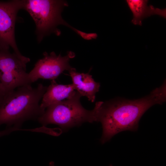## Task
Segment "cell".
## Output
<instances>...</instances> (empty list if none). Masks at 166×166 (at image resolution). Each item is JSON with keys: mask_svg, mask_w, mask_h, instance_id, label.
I'll list each match as a JSON object with an SVG mask.
<instances>
[{"mask_svg": "<svg viewBox=\"0 0 166 166\" xmlns=\"http://www.w3.org/2000/svg\"><path fill=\"white\" fill-rule=\"evenodd\" d=\"M127 4L133 14L131 22L141 26L142 20L152 15L157 14L166 18V9H160L152 5L148 6L147 0H127Z\"/></svg>", "mask_w": 166, "mask_h": 166, "instance_id": "30bf717a", "label": "cell"}, {"mask_svg": "<svg viewBox=\"0 0 166 166\" xmlns=\"http://www.w3.org/2000/svg\"><path fill=\"white\" fill-rule=\"evenodd\" d=\"M29 58L9 50H0V83L4 95L16 88L31 85L26 72Z\"/></svg>", "mask_w": 166, "mask_h": 166, "instance_id": "5b68a950", "label": "cell"}, {"mask_svg": "<svg viewBox=\"0 0 166 166\" xmlns=\"http://www.w3.org/2000/svg\"><path fill=\"white\" fill-rule=\"evenodd\" d=\"M43 57L36 63L33 69L28 73V77L32 84L39 79L53 80L65 70H70L72 67L69 64L70 59L75 56L74 53L69 52L67 55H57L53 51L48 54L45 52Z\"/></svg>", "mask_w": 166, "mask_h": 166, "instance_id": "52a82bcc", "label": "cell"}, {"mask_svg": "<svg viewBox=\"0 0 166 166\" xmlns=\"http://www.w3.org/2000/svg\"><path fill=\"white\" fill-rule=\"evenodd\" d=\"M49 166H55L54 165V162H52V161H51L49 163Z\"/></svg>", "mask_w": 166, "mask_h": 166, "instance_id": "4fadbf2b", "label": "cell"}, {"mask_svg": "<svg viewBox=\"0 0 166 166\" xmlns=\"http://www.w3.org/2000/svg\"><path fill=\"white\" fill-rule=\"evenodd\" d=\"M166 98L164 82L149 95L138 99H118L97 102V122L101 123L102 128L101 143H105L121 132L136 131L139 121L145 112L154 105L162 104Z\"/></svg>", "mask_w": 166, "mask_h": 166, "instance_id": "6da1fadb", "label": "cell"}, {"mask_svg": "<svg viewBox=\"0 0 166 166\" xmlns=\"http://www.w3.org/2000/svg\"><path fill=\"white\" fill-rule=\"evenodd\" d=\"M68 6L63 0H24L23 9L29 14L35 23L38 42L52 33L60 35L61 31L57 27L61 25L69 27L82 37L84 36L85 33L73 28L62 18L61 12Z\"/></svg>", "mask_w": 166, "mask_h": 166, "instance_id": "3957f363", "label": "cell"}, {"mask_svg": "<svg viewBox=\"0 0 166 166\" xmlns=\"http://www.w3.org/2000/svg\"><path fill=\"white\" fill-rule=\"evenodd\" d=\"M4 95V93L3 92L1 84L0 83V99Z\"/></svg>", "mask_w": 166, "mask_h": 166, "instance_id": "7c38bea8", "label": "cell"}, {"mask_svg": "<svg viewBox=\"0 0 166 166\" xmlns=\"http://www.w3.org/2000/svg\"><path fill=\"white\" fill-rule=\"evenodd\" d=\"M81 95L76 91L71 97L52 104L46 108L38 119L43 126L58 125L62 130L81 125L85 122H97V107L86 109L81 104Z\"/></svg>", "mask_w": 166, "mask_h": 166, "instance_id": "277c9868", "label": "cell"}, {"mask_svg": "<svg viewBox=\"0 0 166 166\" xmlns=\"http://www.w3.org/2000/svg\"><path fill=\"white\" fill-rule=\"evenodd\" d=\"M47 88L41 83L36 88L29 85L4 94L0 99V125L19 128L26 121L38 119L44 113L39 102Z\"/></svg>", "mask_w": 166, "mask_h": 166, "instance_id": "7a4b0ae2", "label": "cell"}, {"mask_svg": "<svg viewBox=\"0 0 166 166\" xmlns=\"http://www.w3.org/2000/svg\"><path fill=\"white\" fill-rule=\"evenodd\" d=\"M24 0L0 1V50H9L22 55L17 47L15 28L17 13L23 9Z\"/></svg>", "mask_w": 166, "mask_h": 166, "instance_id": "8992f818", "label": "cell"}, {"mask_svg": "<svg viewBox=\"0 0 166 166\" xmlns=\"http://www.w3.org/2000/svg\"><path fill=\"white\" fill-rule=\"evenodd\" d=\"M75 90L82 96H85L88 100L93 102L96 94L99 91V83L95 81L89 73H80L72 68L69 71Z\"/></svg>", "mask_w": 166, "mask_h": 166, "instance_id": "ba28073f", "label": "cell"}, {"mask_svg": "<svg viewBox=\"0 0 166 166\" xmlns=\"http://www.w3.org/2000/svg\"><path fill=\"white\" fill-rule=\"evenodd\" d=\"M109 166H112V165H110Z\"/></svg>", "mask_w": 166, "mask_h": 166, "instance_id": "5bb4252c", "label": "cell"}, {"mask_svg": "<svg viewBox=\"0 0 166 166\" xmlns=\"http://www.w3.org/2000/svg\"><path fill=\"white\" fill-rule=\"evenodd\" d=\"M72 84H59L54 80H52L43 96L40 104L41 109L44 112L50 105L73 96L76 92Z\"/></svg>", "mask_w": 166, "mask_h": 166, "instance_id": "9c48e42d", "label": "cell"}, {"mask_svg": "<svg viewBox=\"0 0 166 166\" xmlns=\"http://www.w3.org/2000/svg\"><path fill=\"white\" fill-rule=\"evenodd\" d=\"M19 130H20V129L14 127L8 128L4 130L0 131V137L8 134L13 131Z\"/></svg>", "mask_w": 166, "mask_h": 166, "instance_id": "8fae6325", "label": "cell"}]
</instances>
